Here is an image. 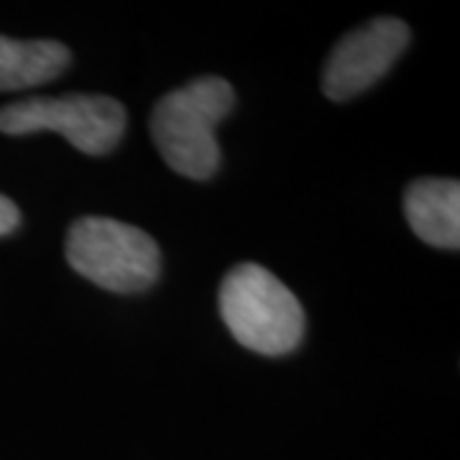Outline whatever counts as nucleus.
Masks as SVG:
<instances>
[{
  "mask_svg": "<svg viewBox=\"0 0 460 460\" xmlns=\"http://www.w3.org/2000/svg\"><path fill=\"white\" fill-rule=\"evenodd\" d=\"M235 93L223 77H199L172 90L151 113V136L162 159L187 180L205 181L220 166L217 123L233 111Z\"/></svg>",
  "mask_w": 460,
  "mask_h": 460,
  "instance_id": "1",
  "label": "nucleus"
},
{
  "mask_svg": "<svg viewBox=\"0 0 460 460\" xmlns=\"http://www.w3.org/2000/svg\"><path fill=\"white\" fill-rule=\"evenodd\" d=\"M220 317L238 343L261 356H287L305 335V310L269 269L241 263L220 284Z\"/></svg>",
  "mask_w": 460,
  "mask_h": 460,
  "instance_id": "2",
  "label": "nucleus"
},
{
  "mask_svg": "<svg viewBox=\"0 0 460 460\" xmlns=\"http://www.w3.org/2000/svg\"><path fill=\"white\" fill-rule=\"evenodd\" d=\"M66 261L80 277L115 295L144 292L162 274V253L146 230L102 215L80 217L69 228Z\"/></svg>",
  "mask_w": 460,
  "mask_h": 460,
  "instance_id": "3",
  "label": "nucleus"
},
{
  "mask_svg": "<svg viewBox=\"0 0 460 460\" xmlns=\"http://www.w3.org/2000/svg\"><path fill=\"white\" fill-rule=\"evenodd\" d=\"M54 131L90 156L111 154L126 131V108L108 95L69 93L62 98H29L0 108V133L29 136Z\"/></svg>",
  "mask_w": 460,
  "mask_h": 460,
  "instance_id": "4",
  "label": "nucleus"
},
{
  "mask_svg": "<svg viewBox=\"0 0 460 460\" xmlns=\"http://www.w3.org/2000/svg\"><path fill=\"white\" fill-rule=\"evenodd\" d=\"M410 44V26L399 18H374L350 31L325 62L323 93L335 102L366 93L392 69Z\"/></svg>",
  "mask_w": 460,
  "mask_h": 460,
  "instance_id": "5",
  "label": "nucleus"
},
{
  "mask_svg": "<svg viewBox=\"0 0 460 460\" xmlns=\"http://www.w3.org/2000/svg\"><path fill=\"white\" fill-rule=\"evenodd\" d=\"M404 215L420 241L453 251L460 246V184L456 180L411 181L404 192Z\"/></svg>",
  "mask_w": 460,
  "mask_h": 460,
  "instance_id": "6",
  "label": "nucleus"
},
{
  "mask_svg": "<svg viewBox=\"0 0 460 460\" xmlns=\"http://www.w3.org/2000/svg\"><path fill=\"white\" fill-rule=\"evenodd\" d=\"M66 66L69 49L59 41H18L0 36V93L47 84Z\"/></svg>",
  "mask_w": 460,
  "mask_h": 460,
  "instance_id": "7",
  "label": "nucleus"
},
{
  "mask_svg": "<svg viewBox=\"0 0 460 460\" xmlns=\"http://www.w3.org/2000/svg\"><path fill=\"white\" fill-rule=\"evenodd\" d=\"M18 223H21V213H18V208L11 202V199L5 198V195H0V235L13 233V230L18 228Z\"/></svg>",
  "mask_w": 460,
  "mask_h": 460,
  "instance_id": "8",
  "label": "nucleus"
}]
</instances>
